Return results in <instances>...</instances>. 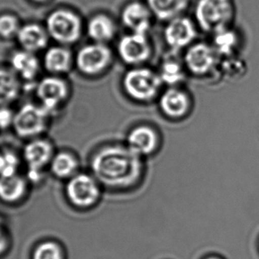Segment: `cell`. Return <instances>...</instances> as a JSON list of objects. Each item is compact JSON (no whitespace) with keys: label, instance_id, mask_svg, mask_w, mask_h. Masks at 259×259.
I'll use <instances>...</instances> for the list:
<instances>
[{"label":"cell","instance_id":"11","mask_svg":"<svg viewBox=\"0 0 259 259\" xmlns=\"http://www.w3.org/2000/svg\"><path fill=\"white\" fill-rule=\"evenodd\" d=\"M22 155L28 169L43 171L46 167L50 166L55 154L49 141L34 139L26 145Z\"/></svg>","mask_w":259,"mask_h":259},{"label":"cell","instance_id":"5","mask_svg":"<svg viewBox=\"0 0 259 259\" xmlns=\"http://www.w3.org/2000/svg\"><path fill=\"white\" fill-rule=\"evenodd\" d=\"M220 55L212 46L205 43L191 45L184 57V63L189 72L194 76H204L219 69Z\"/></svg>","mask_w":259,"mask_h":259},{"label":"cell","instance_id":"7","mask_svg":"<svg viewBox=\"0 0 259 259\" xmlns=\"http://www.w3.org/2000/svg\"><path fill=\"white\" fill-rule=\"evenodd\" d=\"M48 116L42 107L27 104L15 115L13 126L16 134L22 138H35L43 133Z\"/></svg>","mask_w":259,"mask_h":259},{"label":"cell","instance_id":"3","mask_svg":"<svg viewBox=\"0 0 259 259\" xmlns=\"http://www.w3.org/2000/svg\"><path fill=\"white\" fill-rule=\"evenodd\" d=\"M122 84L130 97L145 102L157 96L162 83L158 73L147 68H135L126 73Z\"/></svg>","mask_w":259,"mask_h":259},{"label":"cell","instance_id":"21","mask_svg":"<svg viewBox=\"0 0 259 259\" xmlns=\"http://www.w3.org/2000/svg\"><path fill=\"white\" fill-rule=\"evenodd\" d=\"M88 33L93 39L100 44L111 40L115 34V26L111 19L105 15H97L91 20Z\"/></svg>","mask_w":259,"mask_h":259},{"label":"cell","instance_id":"6","mask_svg":"<svg viewBox=\"0 0 259 259\" xmlns=\"http://www.w3.org/2000/svg\"><path fill=\"white\" fill-rule=\"evenodd\" d=\"M47 25L49 35L60 43H73L81 34V22L72 12H54L47 19Z\"/></svg>","mask_w":259,"mask_h":259},{"label":"cell","instance_id":"17","mask_svg":"<svg viewBox=\"0 0 259 259\" xmlns=\"http://www.w3.org/2000/svg\"><path fill=\"white\" fill-rule=\"evenodd\" d=\"M189 4V0H147V6L153 15L162 21L179 17Z\"/></svg>","mask_w":259,"mask_h":259},{"label":"cell","instance_id":"15","mask_svg":"<svg viewBox=\"0 0 259 259\" xmlns=\"http://www.w3.org/2000/svg\"><path fill=\"white\" fill-rule=\"evenodd\" d=\"M157 141L155 131L148 126H139L130 133L127 148L139 156L148 155L155 150Z\"/></svg>","mask_w":259,"mask_h":259},{"label":"cell","instance_id":"12","mask_svg":"<svg viewBox=\"0 0 259 259\" xmlns=\"http://www.w3.org/2000/svg\"><path fill=\"white\" fill-rule=\"evenodd\" d=\"M67 94L66 83L57 77H47L40 82L37 87V95L43 104L42 108L48 115L56 110Z\"/></svg>","mask_w":259,"mask_h":259},{"label":"cell","instance_id":"18","mask_svg":"<svg viewBox=\"0 0 259 259\" xmlns=\"http://www.w3.org/2000/svg\"><path fill=\"white\" fill-rule=\"evenodd\" d=\"M18 40L25 51L33 53L47 46L48 36L45 29L36 24H29L19 29Z\"/></svg>","mask_w":259,"mask_h":259},{"label":"cell","instance_id":"29","mask_svg":"<svg viewBox=\"0 0 259 259\" xmlns=\"http://www.w3.org/2000/svg\"><path fill=\"white\" fill-rule=\"evenodd\" d=\"M17 19L12 15L0 16V36L3 37H11L19 31Z\"/></svg>","mask_w":259,"mask_h":259},{"label":"cell","instance_id":"33","mask_svg":"<svg viewBox=\"0 0 259 259\" xmlns=\"http://www.w3.org/2000/svg\"><path fill=\"white\" fill-rule=\"evenodd\" d=\"M209 259H218V258H215V257H211V258H209Z\"/></svg>","mask_w":259,"mask_h":259},{"label":"cell","instance_id":"8","mask_svg":"<svg viewBox=\"0 0 259 259\" xmlns=\"http://www.w3.org/2000/svg\"><path fill=\"white\" fill-rule=\"evenodd\" d=\"M151 52V46L146 34L132 33L119 41V55L127 64L143 63L150 57Z\"/></svg>","mask_w":259,"mask_h":259},{"label":"cell","instance_id":"23","mask_svg":"<svg viewBox=\"0 0 259 259\" xmlns=\"http://www.w3.org/2000/svg\"><path fill=\"white\" fill-rule=\"evenodd\" d=\"M71 63V55L62 47H53L47 51L45 56V65L51 72H65Z\"/></svg>","mask_w":259,"mask_h":259},{"label":"cell","instance_id":"14","mask_svg":"<svg viewBox=\"0 0 259 259\" xmlns=\"http://www.w3.org/2000/svg\"><path fill=\"white\" fill-rule=\"evenodd\" d=\"M190 105L188 95L177 87H169L161 95L159 101L162 113L172 119L181 118L187 115Z\"/></svg>","mask_w":259,"mask_h":259},{"label":"cell","instance_id":"9","mask_svg":"<svg viewBox=\"0 0 259 259\" xmlns=\"http://www.w3.org/2000/svg\"><path fill=\"white\" fill-rule=\"evenodd\" d=\"M111 51L103 44H94L83 47L76 56L78 69L87 75L101 72L111 61Z\"/></svg>","mask_w":259,"mask_h":259},{"label":"cell","instance_id":"19","mask_svg":"<svg viewBox=\"0 0 259 259\" xmlns=\"http://www.w3.org/2000/svg\"><path fill=\"white\" fill-rule=\"evenodd\" d=\"M78 166L79 163L75 155L68 152H61L54 155L49 167L54 177L61 180H69L78 173Z\"/></svg>","mask_w":259,"mask_h":259},{"label":"cell","instance_id":"28","mask_svg":"<svg viewBox=\"0 0 259 259\" xmlns=\"http://www.w3.org/2000/svg\"><path fill=\"white\" fill-rule=\"evenodd\" d=\"M19 162L17 155L12 152L0 154V177L12 176L18 174Z\"/></svg>","mask_w":259,"mask_h":259},{"label":"cell","instance_id":"2","mask_svg":"<svg viewBox=\"0 0 259 259\" xmlns=\"http://www.w3.org/2000/svg\"><path fill=\"white\" fill-rule=\"evenodd\" d=\"M195 21L205 32L215 33L229 28L234 16L233 0H198Z\"/></svg>","mask_w":259,"mask_h":259},{"label":"cell","instance_id":"22","mask_svg":"<svg viewBox=\"0 0 259 259\" xmlns=\"http://www.w3.org/2000/svg\"><path fill=\"white\" fill-rule=\"evenodd\" d=\"M237 33L227 28L213 34L212 47L220 58L234 56V52L238 47Z\"/></svg>","mask_w":259,"mask_h":259},{"label":"cell","instance_id":"4","mask_svg":"<svg viewBox=\"0 0 259 259\" xmlns=\"http://www.w3.org/2000/svg\"><path fill=\"white\" fill-rule=\"evenodd\" d=\"M66 195L69 202L76 208L88 209L95 205L100 199V183L94 175L76 173L67 183Z\"/></svg>","mask_w":259,"mask_h":259},{"label":"cell","instance_id":"13","mask_svg":"<svg viewBox=\"0 0 259 259\" xmlns=\"http://www.w3.org/2000/svg\"><path fill=\"white\" fill-rule=\"evenodd\" d=\"M153 14L148 6L133 2L127 5L122 12V22L132 33L147 34L150 26Z\"/></svg>","mask_w":259,"mask_h":259},{"label":"cell","instance_id":"26","mask_svg":"<svg viewBox=\"0 0 259 259\" xmlns=\"http://www.w3.org/2000/svg\"><path fill=\"white\" fill-rule=\"evenodd\" d=\"M32 259H64V253L57 242L44 241L34 249Z\"/></svg>","mask_w":259,"mask_h":259},{"label":"cell","instance_id":"27","mask_svg":"<svg viewBox=\"0 0 259 259\" xmlns=\"http://www.w3.org/2000/svg\"><path fill=\"white\" fill-rule=\"evenodd\" d=\"M223 62H220L219 69L225 77L229 79L238 78L245 72V63L234 56L224 58Z\"/></svg>","mask_w":259,"mask_h":259},{"label":"cell","instance_id":"10","mask_svg":"<svg viewBox=\"0 0 259 259\" xmlns=\"http://www.w3.org/2000/svg\"><path fill=\"white\" fill-rule=\"evenodd\" d=\"M164 40L168 47L174 51L189 47L196 37L194 22L187 17H176L169 21L164 29Z\"/></svg>","mask_w":259,"mask_h":259},{"label":"cell","instance_id":"24","mask_svg":"<svg viewBox=\"0 0 259 259\" xmlns=\"http://www.w3.org/2000/svg\"><path fill=\"white\" fill-rule=\"evenodd\" d=\"M162 83L175 87L185 79V69L180 61L168 59L162 62L158 73Z\"/></svg>","mask_w":259,"mask_h":259},{"label":"cell","instance_id":"20","mask_svg":"<svg viewBox=\"0 0 259 259\" xmlns=\"http://www.w3.org/2000/svg\"><path fill=\"white\" fill-rule=\"evenodd\" d=\"M12 66L24 79L31 80L38 72V61L36 56L28 51L15 53L12 57Z\"/></svg>","mask_w":259,"mask_h":259},{"label":"cell","instance_id":"1","mask_svg":"<svg viewBox=\"0 0 259 259\" xmlns=\"http://www.w3.org/2000/svg\"><path fill=\"white\" fill-rule=\"evenodd\" d=\"M91 167L98 182L108 187H129L141 171L140 156L120 146L101 148L92 159Z\"/></svg>","mask_w":259,"mask_h":259},{"label":"cell","instance_id":"25","mask_svg":"<svg viewBox=\"0 0 259 259\" xmlns=\"http://www.w3.org/2000/svg\"><path fill=\"white\" fill-rule=\"evenodd\" d=\"M18 80L8 70L0 69V105L7 104L17 97Z\"/></svg>","mask_w":259,"mask_h":259},{"label":"cell","instance_id":"30","mask_svg":"<svg viewBox=\"0 0 259 259\" xmlns=\"http://www.w3.org/2000/svg\"><path fill=\"white\" fill-rule=\"evenodd\" d=\"M15 115L7 108L0 107V129H6L14 123Z\"/></svg>","mask_w":259,"mask_h":259},{"label":"cell","instance_id":"31","mask_svg":"<svg viewBox=\"0 0 259 259\" xmlns=\"http://www.w3.org/2000/svg\"><path fill=\"white\" fill-rule=\"evenodd\" d=\"M8 238L3 220L0 218V254L8 248Z\"/></svg>","mask_w":259,"mask_h":259},{"label":"cell","instance_id":"32","mask_svg":"<svg viewBox=\"0 0 259 259\" xmlns=\"http://www.w3.org/2000/svg\"><path fill=\"white\" fill-rule=\"evenodd\" d=\"M35 1H37V2H42V1H45V0H35Z\"/></svg>","mask_w":259,"mask_h":259},{"label":"cell","instance_id":"16","mask_svg":"<svg viewBox=\"0 0 259 259\" xmlns=\"http://www.w3.org/2000/svg\"><path fill=\"white\" fill-rule=\"evenodd\" d=\"M29 182L19 174L0 177V200L7 203H16L25 196Z\"/></svg>","mask_w":259,"mask_h":259}]
</instances>
